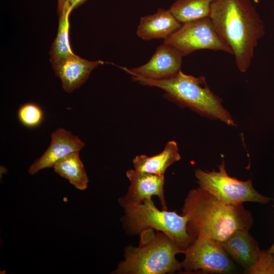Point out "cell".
Instances as JSON below:
<instances>
[{"label":"cell","instance_id":"15","mask_svg":"<svg viewBox=\"0 0 274 274\" xmlns=\"http://www.w3.org/2000/svg\"><path fill=\"white\" fill-rule=\"evenodd\" d=\"M181 159L176 142L171 141L165 145L163 150L153 156L140 155L133 159L134 169L142 173L164 175L166 169Z\"/></svg>","mask_w":274,"mask_h":274},{"label":"cell","instance_id":"4","mask_svg":"<svg viewBox=\"0 0 274 274\" xmlns=\"http://www.w3.org/2000/svg\"><path fill=\"white\" fill-rule=\"evenodd\" d=\"M148 229L142 232L140 245L125 249L124 260L113 273L119 274H165L183 268L176 255L184 253L163 232L154 234Z\"/></svg>","mask_w":274,"mask_h":274},{"label":"cell","instance_id":"7","mask_svg":"<svg viewBox=\"0 0 274 274\" xmlns=\"http://www.w3.org/2000/svg\"><path fill=\"white\" fill-rule=\"evenodd\" d=\"M164 43L176 48L183 56L200 49L222 51L233 55L210 17L182 23Z\"/></svg>","mask_w":274,"mask_h":274},{"label":"cell","instance_id":"18","mask_svg":"<svg viewBox=\"0 0 274 274\" xmlns=\"http://www.w3.org/2000/svg\"><path fill=\"white\" fill-rule=\"evenodd\" d=\"M71 10L58 13L59 23L56 37L50 48V60L66 57L73 54L69 42V16Z\"/></svg>","mask_w":274,"mask_h":274},{"label":"cell","instance_id":"19","mask_svg":"<svg viewBox=\"0 0 274 274\" xmlns=\"http://www.w3.org/2000/svg\"><path fill=\"white\" fill-rule=\"evenodd\" d=\"M18 118L21 123L28 128L39 126L44 119V112L38 105L31 102L22 105L18 111Z\"/></svg>","mask_w":274,"mask_h":274},{"label":"cell","instance_id":"14","mask_svg":"<svg viewBox=\"0 0 274 274\" xmlns=\"http://www.w3.org/2000/svg\"><path fill=\"white\" fill-rule=\"evenodd\" d=\"M181 25L169 10L159 9L155 14L141 18L136 33L139 37L146 41L154 39L166 40Z\"/></svg>","mask_w":274,"mask_h":274},{"label":"cell","instance_id":"10","mask_svg":"<svg viewBox=\"0 0 274 274\" xmlns=\"http://www.w3.org/2000/svg\"><path fill=\"white\" fill-rule=\"evenodd\" d=\"M85 143L78 136L64 128H59L51 134L49 147L29 167L28 173L34 175L41 169L53 167L55 163L68 154L80 152Z\"/></svg>","mask_w":274,"mask_h":274},{"label":"cell","instance_id":"8","mask_svg":"<svg viewBox=\"0 0 274 274\" xmlns=\"http://www.w3.org/2000/svg\"><path fill=\"white\" fill-rule=\"evenodd\" d=\"M182 267L188 271L225 273L235 269L234 261L221 243L208 237H198L185 250Z\"/></svg>","mask_w":274,"mask_h":274},{"label":"cell","instance_id":"22","mask_svg":"<svg viewBox=\"0 0 274 274\" xmlns=\"http://www.w3.org/2000/svg\"><path fill=\"white\" fill-rule=\"evenodd\" d=\"M273 207H274V205H273ZM267 250L274 256V242Z\"/></svg>","mask_w":274,"mask_h":274},{"label":"cell","instance_id":"13","mask_svg":"<svg viewBox=\"0 0 274 274\" xmlns=\"http://www.w3.org/2000/svg\"><path fill=\"white\" fill-rule=\"evenodd\" d=\"M221 243L231 259L246 270L255 264L261 252L256 241L247 230L236 231Z\"/></svg>","mask_w":274,"mask_h":274},{"label":"cell","instance_id":"3","mask_svg":"<svg viewBox=\"0 0 274 274\" xmlns=\"http://www.w3.org/2000/svg\"><path fill=\"white\" fill-rule=\"evenodd\" d=\"M121 68L139 84L163 90L165 98L180 107L189 108L201 115L235 125L231 115L223 107L222 99L210 90L204 77H195L180 71L170 78L152 79L135 74L125 67Z\"/></svg>","mask_w":274,"mask_h":274},{"label":"cell","instance_id":"21","mask_svg":"<svg viewBox=\"0 0 274 274\" xmlns=\"http://www.w3.org/2000/svg\"><path fill=\"white\" fill-rule=\"evenodd\" d=\"M87 0H58V13L63 10L71 11L80 6Z\"/></svg>","mask_w":274,"mask_h":274},{"label":"cell","instance_id":"5","mask_svg":"<svg viewBox=\"0 0 274 274\" xmlns=\"http://www.w3.org/2000/svg\"><path fill=\"white\" fill-rule=\"evenodd\" d=\"M119 202L124 211L123 227L129 234L155 229L166 234L184 252L195 240L187 231L186 216L178 215L175 211L159 210L151 199L136 203L122 197Z\"/></svg>","mask_w":274,"mask_h":274},{"label":"cell","instance_id":"11","mask_svg":"<svg viewBox=\"0 0 274 274\" xmlns=\"http://www.w3.org/2000/svg\"><path fill=\"white\" fill-rule=\"evenodd\" d=\"M50 61L55 75L61 81L63 89L68 93L80 87L86 81L91 71L104 63L100 60H86L74 53Z\"/></svg>","mask_w":274,"mask_h":274},{"label":"cell","instance_id":"17","mask_svg":"<svg viewBox=\"0 0 274 274\" xmlns=\"http://www.w3.org/2000/svg\"><path fill=\"white\" fill-rule=\"evenodd\" d=\"M213 1L177 0L168 10L182 24L210 17Z\"/></svg>","mask_w":274,"mask_h":274},{"label":"cell","instance_id":"2","mask_svg":"<svg viewBox=\"0 0 274 274\" xmlns=\"http://www.w3.org/2000/svg\"><path fill=\"white\" fill-rule=\"evenodd\" d=\"M210 18L231 48L238 70L249 68L264 25L251 0H213Z\"/></svg>","mask_w":274,"mask_h":274},{"label":"cell","instance_id":"20","mask_svg":"<svg viewBox=\"0 0 274 274\" xmlns=\"http://www.w3.org/2000/svg\"><path fill=\"white\" fill-rule=\"evenodd\" d=\"M246 272L252 274H274V256L268 250L261 251L257 262Z\"/></svg>","mask_w":274,"mask_h":274},{"label":"cell","instance_id":"6","mask_svg":"<svg viewBox=\"0 0 274 274\" xmlns=\"http://www.w3.org/2000/svg\"><path fill=\"white\" fill-rule=\"evenodd\" d=\"M218 171L208 172L197 168L195 170V176L199 187L220 201L227 204L245 202L266 204L272 200L257 191L251 179L243 181L230 177L226 170L223 160L218 165Z\"/></svg>","mask_w":274,"mask_h":274},{"label":"cell","instance_id":"12","mask_svg":"<svg viewBox=\"0 0 274 274\" xmlns=\"http://www.w3.org/2000/svg\"><path fill=\"white\" fill-rule=\"evenodd\" d=\"M126 175L130 182L128 192L123 196L126 200L139 203L155 195L159 199L162 210H167L164 195V175L142 173L135 169L127 170Z\"/></svg>","mask_w":274,"mask_h":274},{"label":"cell","instance_id":"1","mask_svg":"<svg viewBox=\"0 0 274 274\" xmlns=\"http://www.w3.org/2000/svg\"><path fill=\"white\" fill-rule=\"evenodd\" d=\"M187 229L194 239L208 237L222 243L238 230H249L254 219L243 203L227 204L198 187L189 191L182 208Z\"/></svg>","mask_w":274,"mask_h":274},{"label":"cell","instance_id":"9","mask_svg":"<svg viewBox=\"0 0 274 274\" xmlns=\"http://www.w3.org/2000/svg\"><path fill=\"white\" fill-rule=\"evenodd\" d=\"M182 57L183 55L176 48L163 43L157 47L147 63L129 70L147 78L168 79L175 76L181 71Z\"/></svg>","mask_w":274,"mask_h":274},{"label":"cell","instance_id":"16","mask_svg":"<svg viewBox=\"0 0 274 274\" xmlns=\"http://www.w3.org/2000/svg\"><path fill=\"white\" fill-rule=\"evenodd\" d=\"M54 171L81 190L86 189L89 182L87 173L79 156V152H72L60 159L54 164Z\"/></svg>","mask_w":274,"mask_h":274}]
</instances>
